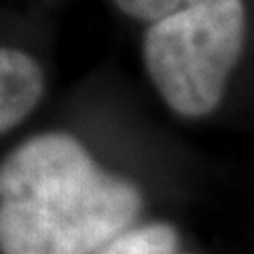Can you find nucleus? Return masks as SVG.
Segmentation results:
<instances>
[{
  "label": "nucleus",
  "instance_id": "nucleus-1",
  "mask_svg": "<svg viewBox=\"0 0 254 254\" xmlns=\"http://www.w3.org/2000/svg\"><path fill=\"white\" fill-rule=\"evenodd\" d=\"M140 210V189L102 170L70 133L32 136L0 165L2 254L100 252Z\"/></svg>",
  "mask_w": 254,
  "mask_h": 254
},
{
  "label": "nucleus",
  "instance_id": "nucleus-2",
  "mask_svg": "<svg viewBox=\"0 0 254 254\" xmlns=\"http://www.w3.org/2000/svg\"><path fill=\"white\" fill-rule=\"evenodd\" d=\"M246 43L244 0H203L150 23L142 60L174 113L199 119L218 108Z\"/></svg>",
  "mask_w": 254,
  "mask_h": 254
},
{
  "label": "nucleus",
  "instance_id": "nucleus-3",
  "mask_svg": "<svg viewBox=\"0 0 254 254\" xmlns=\"http://www.w3.org/2000/svg\"><path fill=\"white\" fill-rule=\"evenodd\" d=\"M45 91L43 68L32 55L13 47L0 51V131L15 129L26 119Z\"/></svg>",
  "mask_w": 254,
  "mask_h": 254
},
{
  "label": "nucleus",
  "instance_id": "nucleus-4",
  "mask_svg": "<svg viewBox=\"0 0 254 254\" xmlns=\"http://www.w3.org/2000/svg\"><path fill=\"white\" fill-rule=\"evenodd\" d=\"M180 235L170 222H148L115 237L95 254H176Z\"/></svg>",
  "mask_w": 254,
  "mask_h": 254
},
{
  "label": "nucleus",
  "instance_id": "nucleus-5",
  "mask_svg": "<svg viewBox=\"0 0 254 254\" xmlns=\"http://www.w3.org/2000/svg\"><path fill=\"white\" fill-rule=\"evenodd\" d=\"M113 2L133 19L157 23L170 17V15L187 11L190 6L203 2V0H113Z\"/></svg>",
  "mask_w": 254,
  "mask_h": 254
}]
</instances>
